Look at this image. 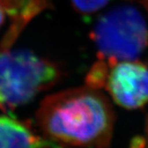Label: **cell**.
Returning <instances> with one entry per match:
<instances>
[{
	"mask_svg": "<svg viewBox=\"0 0 148 148\" xmlns=\"http://www.w3.org/2000/svg\"><path fill=\"white\" fill-rule=\"evenodd\" d=\"M147 138H148V119L147 122Z\"/></svg>",
	"mask_w": 148,
	"mask_h": 148,
	"instance_id": "cell-10",
	"label": "cell"
},
{
	"mask_svg": "<svg viewBox=\"0 0 148 148\" xmlns=\"http://www.w3.org/2000/svg\"><path fill=\"white\" fill-rule=\"evenodd\" d=\"M32 126L8 115H0V147H55Z\"/></svg>",
	"mask_w": 148,
	"mask_h": 148,
	"instance_id": "cell-5",
	"label": "cell"
},
{
	"mask_svg": "<svg viewBox=\"0 0 148 148\" xmlns=\"http://www.w3.org/2000/svg\"><path fill=\"white\" fill-rule=\"evenodd\" d=\"M147 146V139L142 135H136L130 140L129 147L144 148Z\"/></svg>",
	"mask_w": 148,
	"mask_h": 148,
	"instance_id": "cell-9",
	"label": "cell"
},
{
	"mask_svg": "<svg viewBox=\"0 0 148 148\" xmlns=\"http://www.w3.org/2000/svg\"><path fill=\"white\" fill-rule=\"evenodd\" d=\"M106 88L118 106L137 110L148 102V66L137 60L119 61L112 66Z\"/></svg>",
	"mask_w": 148,
	"mask_h": 148,
	"instance_id": "cell-4",
	"label": "cell"
},
{
	"mask_svg": "<svg viewBox=\"0 0 148 148\" xmlns=\"http://www.w3.org/2000/svg\"><path fill=\"white\" fill-rule=\"evenodd\" d=\"M61 77L55 64L28 51L0 49V110L9 111L32 101Z\"/></svg>",
	"mask_w": 148,
	"mask_h": 148,
	"instance_id": "cell-2",
	"label": "cell"
},
{
	"mask_svg": "<svg viewBox=\"0 0 148 148\" xmlns=\"http://www.w3.org/2000/svg\"><path fill=\"white\" fill-rule=\"evenodd\" d=\"M73 8L83 15L92 14L105 8L110 0H70Z\"/></svg>",
	"mask_w": 148,
	"mask_h": 148,
	"instance_id": "cell-8",
	"label": "cell"
},
{
	"mask_svg": "<svg viewBox=\"0 0 148 148\" xmlns=\"http://www.w3.org/2000/svg\"><path fill=\"white\" fill-rule=\"evenodd\" d=\"M90 39L99 59L111 68L119 61L137 60L148 46V27L138 8L120 5L104 13L95 23Z\"/></svg>",
	"mask_w": 148,
	"mask_h": 148,
	"instance_id": "cell-3",
	"label": "cell"
},
{
	"mask_svg": "<svg viewBox=\"0 0 148 148\" xmlns=\"http://www.w3.org/2000/svg\"><path fill=\"white\" fill-rule=\"evenodd\" d=\"M33 0H0V29L8 17L13 21V34L16 36L33 17Z\"/></svg>",
	"mask_w": 148,
	"mask_h": 148,
	"instance_id": "cell-6",
	"label": "cell"
},
{
	"mask_svg": "<svg viewBox=\"0 0 148 148\" xmlns=\"http://www.w3.org/2000/svg\"><path fill=\"white\" fill-rule=\"evenodd\" d=\"M36 120L41 136L56 147H108L115 114L107 96L86 86L48 96Z\"/></svg>",
	"mask_w": 148,
	"mask_h": 148,
	"instance_id": "cell-1",
	"label": "cell"
},
{
	"mask_svg": "<svg viewBox=\"0 0 148 148\" xmlns=\"http://www.w3.org/2000/svg\"><path fill=\"white\" fill-rule=\"evenodd\" d=\"M110 67L104 59H99L91 66L86 77V85L90 88L100 90L106 87Z\"/></svg>",
	"mask_w": 148,
	"mask_h": 148,
	"instance_id": "cell-7",
	"label": "cell"
}]
</instances>
